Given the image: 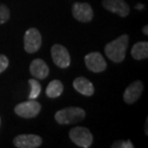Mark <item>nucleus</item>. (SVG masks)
<instances>
[{"label":"nucleus","mask_w":148,"mask_h":148,"mask_svg":"<svg viewBox=\"0 0 148 148\" xmlns=\"http://www.w3.org/2000/svg\"><path fill=\"white\" fill-rule=\"evenodd\" d=\"M52 60L61 69H66L70 66V56L67 49L62 44H54L51 48Z\"/></svg>","instance_id":"423d86ee"},{"label":"nucleus","mask_w":148,"mask_h":148,"mask_svg":"<svg viewBox=\"0 0 148 148\" xmlns=\"http://www.w3.org/2000/svg\"><path fill=\"white\" fill-rule=\"evenodd\" d=\"M42 38L40 31L36 28H30L25 32L24 35V49L26 52L33 54L40 48Z\"/></svg>","instance_id":"39448f33"},{"label":"nucleus","mask_w":148,"mask_h":148,"mask_svg":"<svg viewBox=\"0 0 148 148\" xmlns=\"http://www.w3.org/2000/svg\"><path fill=\"white\" fill-rule=\"evenodd\" d=\"M143 90V84L141 81H135L126 88L123 93V99L127 104H133L140 98Z\"/></svg>","instance_id":"9b49d317"},{"label":"nucleus","mask_w":148,"mask_h":148,"mask_svg":"<svg viewBox=\"0 0 148 148\" xmlns=\"http://www.w3.org/2000/svg\"><path fill=\"white\" fill-rule=\"evenodd\" d=\"M128 44L129 36L126 34L121 35L120 37L106 44L105 53L111 61L114 63H121L125 59Z\"/></svg>","instance_id":"f257e3e1"},{"label":"nucleus","mask_w":148,"mask_h":148,"mask_svg":"<svg viewBox=\"0 0 148 148\" xmlns=\"http://www.w3.org/2000/svg\"><path fill=\"white\" fill-rule=\"evenodd\" d=\"M112 147H119V148H133L134 145L131 140H118L112 144Z\"/></svg>","instance_id":"a211bd4d"},{"label":"nucleus","mask_w":148,"mask_h":148,"mask_svg":"<svg viewBox=\"0 0 148 148\" xmlns=\"http://www.w3.org/2000/svg\"><path fill=\"white\" fill-rule=\"evenodd\" d=\"M10 18V10L6 5L0 4V24L7 22Z\"/></svg>","instance_id":"f3484780"},{"label":"nucleus","mask_w":148,"mask_h":148,"mask_svg":"<svg viewBox=\"0 0 148 148\" xmlns=\"http://www.w3.org/2000/svg\"><path fill=\"white\" fill-rule=\"evenodd\" d=\"M9 66V60L5 55L0 54V73H2Z\"/></svg>","instance_id":"6ab92c4d"},{"label":"nucleus","mask_w":148,"mask_h":148,"mask_svg":"<svg viewBox=\"0 0 148 148\" xmlns=\"http://www.w3.org/2000/svg\"><path fill=\"white\" fill-rule=\"evenodd\" d=\"M69 138L76 145L83 148H88L92 143V135L86 127H75L69 131Z\"/></svg>","instance_id":"7ed1b4c3"},{"label":"nucleus","mask_w":148,"mask_h":148,"mask_svg":"<svg viewBox=\"0 0 148 148\" xmlns=\"http://www.w3.org/2000/svg\"><path fill=\"white\" fill-rule=\"evenodd\" d=\"M143 33L144 35H146V36L148 35V26H147V25H145V26H144V27L143 28Z\"/></svg>","instance_id":"aec40b11"},{"label":"nucleus","mask_w":148,"mask_h":148,"mask_svg":"<svg viewBox=\"0 0 148 148\" xmlns=\"http://www.w3.org/2000/svg\"><path fill=\"white\" fill-rule=\"evenodd\" d=\"M41 105L35 99H30L28 101L17 104L14 107V112L23 118H33L40 114Z\"/></svg>","instance_id":"20e7f679"},{"label":"nucleus","mask_w":148,"mask_h":148,"mask_svg":"<svg viewBox=\"0 0 148 148\" xmlns=\"http://www.w3.org/2000/svg\"><path fill=\"white\" fill-rule=\"evenodd\" d=\"M131 55L135 60H144L148 57V42L138 41L135 43L131 49Z\"/></svg>","instance_id":"4468645a"},{"label":"nucleus","mask_w":148,"mask_h":148,"mask_svg":"<svg viewBox=\"0 0 148 148\" xmlns=\"http://www.w3.org/2000/svg\"><path fill=\"white\" fill-rule=\"evenodd\" d=\"M73 17L80 22H90L93 17V11L88 3H74L72 6Z\"/></svg>","instance_id":"6e6552de"},{"label":"nucleus","mask_w":148,"mask_h":148,"mask_svg":"<svg viewBox=\"0 0 148 148\" xmlns=\"http://www.w3.org/2000/svg\"><path fill=\"white\" fill-rule=\"evenodd\" d=\"M86 116V112L82 108L67 107L56 112L55 119L59 124H73L82 121Z\"/></svg>","instance_id":"f03ea898"},{"label":"nucleus","mask_w":148,"mask_h":148,"mask_svg":"<svg viewBox=\"0 0 148 148\" xmlns=\"http://www.w3.org/2000/svg\"><path fill=\"white\" fill-rule=\"evenodd\" d=\"M64 85L59 80H53L48 84L46 88L45 93L49 98H57L63 93Z\"/></svg>","instance_id":"2eb2a0df"},{"label":"nucleus","mask_w":148,"mask_h":148,"mask_svg":"<svg viewBox=\"0 0 148 148\" xmlns=\"http://www.w3.org/2000/svg\"><path fill=\"white\" fill-rule=\"evenodd\" d=\"M42 140L37 135H19L14 138V144L18 148H38L41 145Z\"/></svg>","instance_id":"9d476101"},{"label":"nucleus","mask_w":148,"mask_h":148,"mask_svg":"<svg viewBox=\"0 0 148 148\" xmlns=\"http://www.w3.org/2000/svg\"><path fill=\"white\" fill-rule=\"evenodd\" d=\"M29 85H30L31 90L29 93V99H36L40 95L41 91V86L36 79H29Z\"/></svg>","instance_id":"dca6fc26"},{"label":"nucleus","mask_w":148,"mask_h":148,"mask_svg":"<svg viewBox=\"0 0 148 148\" xmlns=\"http://www.w3.org/2000/svg\"><path fill=\"white\" fill-rule=\"evenodd\" d=\"M30 72L36 79L43 80L49 74V67L47 64L41 59H36L30 64Z\"/></svg>","instance_id":"f8f14e48"},{"label":"nucleus","mask_w":148,"mask_h":148,"mask_svg":"<svg viewBox=\"0 0 148 148\" xmlns=\"http://www.w3.org/2000/svg\"><path fill=\"white\" fill-rule=\"evenodd\" d=\"M144 6L141 5V4H138V6H136V9H140V10H141V9H143Z\"/></svg>","instance_id":"412c9836"},{"label":"nucleus","mask_w":148,"mask_h":148,"mask_svg":"<svg viewBox=\"0 0 148 148\" xmlns=\"http://www.w3.org/2000/svg\"><path fill=\"white\" fill-rule=\"evenodd\" d=\"M73 88L85 96H91L94 93V87L90 80L85 77H78L73 81Z\"/></svg>","instance_id":"ddd939ff"},{"label":"nucleus","mask_w":148,"mask_h":148,"mask_svg":"<svg viewBox=\"0 0 148 148\" xmlns=\"http://www.w3.org/2000/svg\"><path fill=\"white\" fill-rule=\"evenodd\" d=\"M85 64L90 71L98 73L104 71L107 67L104 57L99 52H90L85 56Z\"/></svg>","instance_id":"0eeeda50"},{"label":"nucleus","mask_w":148,"mask_h":148,"mask_svg":"<svg viewBox=\"0 0 148 148\" xmlns=\"http://www.w3.org/2000/svg\"><path fill=\"white\" fill-rule=\"evenodd\" d=\"M147 123H148V120H146V122H145V134L146 135L148 134V131H147Z\"/></svg>","instance_id":"4be33fe9"},{"label":"nucleus","mask_w":148,"mask_h":148,"mask_svg":"<svg viewBox=\"0 0 148 148\" xmlns=\"http://www.w3.org/2000/svg\"><path fill=\"white\" fill-rule=\"evenodd\" d=\"M102 6L107 11L116 14L121 17L127 16L130 13V7L125 0H103Z\"/></svg>","instance_id":"1a4fd4ad"}]
</instances>
